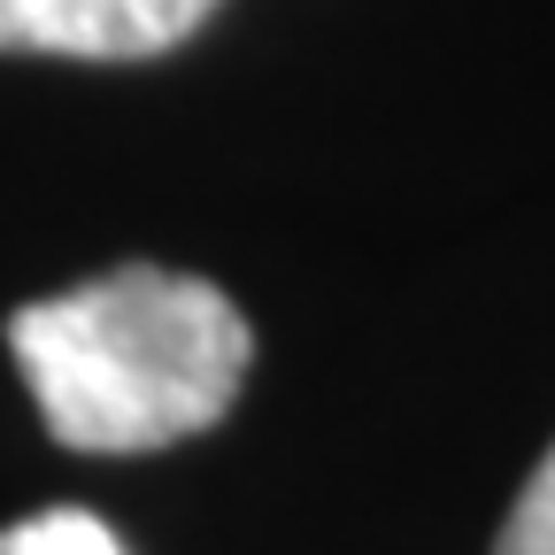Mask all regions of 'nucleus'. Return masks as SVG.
Wrapping results in <instances>:
<instances>
[{"instance_id": "1", "label": "nucleus", "mask_w": 555, "mask_h": 555, "mask_svg": "<svg viewBox=\"0 0 555 555\" xmlns=\"http://www.w3.org/2000/svg\"><path fill=\"white\" fill-rule=\"evenodd\" d=\"M9 347L47 433L78 455H147L208 433L240 401L255 332L224 286L124 262L69 294L24 301Z\"/></svg>"}, {"instance_id": "2", "label": "nucleus", "mask_w": 555, "mask_h": 555, "mask_svg": "<svg viewBox=\"0 0 555 555\" xmlns=\"http://www.w3.org/2000/svg\"><path fill=\"white\" fill-rule=\"evenodd\" d=\"M217 0H0V54L147 62L185 47Z\"/></svg>"}, {"instance_id": "3", "label": "nucleus", "mask_w": 555, "mask_h": 555, "mask_svg": "<svg viewBox=\"0 0 555 555\" xmlns=\"http://www.w3.org/2000/svg\"><path fill=\"white\" fill-rule=\"evenodd\" d=\"M0 555H124V540L93 509H31L0 532Z\"/></svg>"}, {"instance_id": "4", "label": "nucleus", "mask_w": 555, "mask_h": 555, "mask_svg": "<svg viewBox=\"0 0 555 555\" xmlns=\"http://www.w3.org/2000/svg\"><path fill=\"white\" fill-rule=\"evenodd\" d=\"M494 555H555V448L532 463L525 494L509 502V525H502Z\"/></svg>"}]
</instances>
